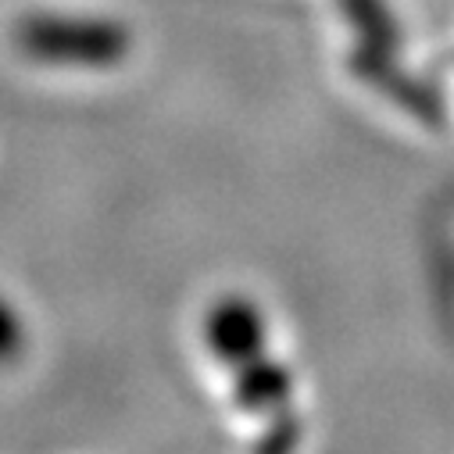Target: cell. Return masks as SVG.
<instances>
[{
	"label": "cell",
	"mask_w": 454,
	"mask_h": 454,
	"mask_svg": "<svg viewBox=\"0 0 454 454\" xmlns=\"http://www.w3.org/2000/svg\"><path fill=\"white\" fill-rule=\"evenodd\" d=\"M19 348H22V325H19L15 311L4 301H0V362L15 358Z\"/></svg>",
	"instance_id": "obj_2"
},
{
	"label": "cell",
	"mask_w": 454,
	"mask_h": 454,
	"mask_svg": "<svg viewBox=\"0 0 454 454\" xmlns=\"http://www.w3.org/2000/svg\"><path fill=\"white\" fill-rule=\"evenodd\" d=\"M15 47L43 65H111L126 51L122 29L68 15H26L12 29Z\"/></svg>",
	"instance_id": "obj_1"
}]
</instances>
